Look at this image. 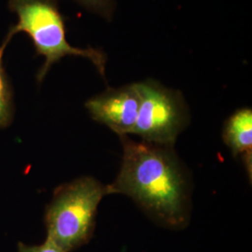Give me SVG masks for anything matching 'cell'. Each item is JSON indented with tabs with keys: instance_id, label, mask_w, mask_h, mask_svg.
<instances>
[{
	"instance_id": "obj_2",
	"label": "cell",
	"mask_w": 252,
	"mask_h": 252,
	"mask_svg": "<svg viewBox=\"0 0 252 252\" xmlns=\"http://www.w3.org/2000/svg\"><path fill=\"white\" fill-rule=\"evenodd\" d=\"M8 8L18 17V23L9 28L0 45V58L14 35L27 33L32 39L36 55L45 60L36 74V81L41 83L54 63L65 56H81L91 61L102 78L106 79L108 56L102 50L78 48L66 40L63 15L57 0H9Z\"/></svg>"
},
{
	"instance_id": "obj_1",
	"label": "cell",
	"mask_w": 252,
	"mask_h": 252,
	"mask_svg": "<svg viewBox=\"0 0 252 252\" xmlns=\"http://www.w3.org/2000/svg\"><path fill=\"white\" fill-rule=\"evenodd\" d=\"M122 166L108 194L121 193L134 200L160 224L180 229L189 220V187L173 147L136 142L120 135Z\"/></svg>"
},
{
	"instance_id": "obj_7",
	"label": "cell",
	"mask_w": 252,
	"mask_h": 252,
	"mask_svg": "<svg viewBox=\"0 0 252 252\" xmlns=\"http://www.w3.org/2000/svg\"><path fill=\"white\" fill-rule=\"evenodd\" d=\"M14 118L13 92L0 58V129L9 127Z\"/></svg>"
},
{
	"instance_id": "obj_8",
	"label": "cell",
	"mask_w": 252,
	"mask_h": 252,
	"mask_svg": "<svg viewBox=\"0 0 252 252\" xmlns=\"http://www.w3.org/2000/svg\"><path fill=\"white\" fill-rule=\"evenodd\" d=\"M80 6L102 18L111 21L113 18L116 2L115 0H73Z\"/></svg>"
},
{
	"instance_id": "obj_5",
	"label": "cell",
	"mask_w": 252,
	"mask_h": 252,
	"mask_svg": "<svg viewBox=\"0 0 252 252\" xmlns=\"http://www.w3.org/2000/svg\"><path fill=\"white\" fill-rule=\"evenodd\" d=\"M139 106L140 96L136 83L108 88L85 103L92 119L108 126L119 136L132 134Z\"/></svg>"
},
{
	"instance_id": "obj_9",
	"label": "cell",
	"mask_w": 252,
	"mask_h": 252,
	"mask_svg": "<svg viewBox=\"0 0 252 252\" xmlns=\"http://www.w3.org/2000/svg\"><path fill=\"white\" fill-rule=\"evenodd\" d=\"M18 251L19 252H63L48 238H46L44 243L38 246H27L25 244L19 243Z\"/></svg>"
},
{
	"instance_id": "obj_4",
	"label": "cell",
	"mask_w": 252,
	"mask_h": 252,
	"mask_svg": "<svg viewBox=\"0 0 252 252\" xmlns=\"http://www.w3.org/2000/svg\"><path fill=\"white\" fill-rule=\"evenodd\" d=\"M136 87L140 106L132 134L148 143L174 147L189 122V108L182 94L154 80L136 82Z\"/></svg>"
},
{
	"instance_id": "obj_3",
	"label": "cell",
	"mask_w": 252,
	"mask_h": 252,
	"mask_svg": "<svg viewBox=\"0 0 252 252\" xmlns=\"http://www.w3.org/2000/svg\"><path fill=\"white\" fill-rule=\"evenodd\" d=\"M106 195L108 185L87 176L57 187L46 207L47 238L63 252L88 243L94 231L97 207Z\"/></svg>"
},
{
	"instance_id": "obj_6",
	"label": "cell",
	"mask_w": 252,
	"mask_h": 252,
	"mask_svg": "<svg viewBox=\"0 0 252 252\" xmlns=\"http://www.w3.org/2000/svg\"><path fill=\"white\" fill-rule=\"evenodd\" d=\"M222 138L234 157H242L248 174H250V179L252 180V108H239L226 120Z\"/></svg>"
}]
</instances>
